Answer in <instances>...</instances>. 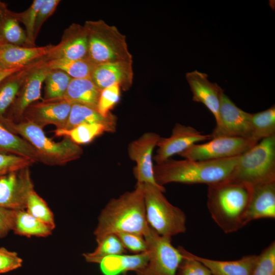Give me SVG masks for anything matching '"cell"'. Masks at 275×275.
<instances>
[{"mask_svg": "<svg viewBox=\"0 0 275 275\" xmlns=\"http://www.w3.org/2000/svg\"><path fill=\"white\" fill-rule=\"evenodd\" d=\"M150 229L146 216L143 183L117 198L101 210L94 231L96 242L109 234L131 233L144 236Z\"/></svg>", "mask_w": 275, "mask_h": 275, "instance_id": "6da1fadb", "label": "cell"}, {"mask_svg": "<svg viewBox=\"0 0 275 275\" xmlns=\"http://www.w3.org/2000/svg\"><path fill=\"white\" fill-rule=\"evenodd\" d=\"M238 156L217 160H168L154 165L155 180L160 186L170 183H205L226 180L232 172Z\"/></svg>", "mask_w": 275, "mask_h": 275, "instance_id": "7a4b0ae2", "label": "cell"}, {"mask_svg": "<svg viewBox=\"0 0 275 275\" xmlns=\"http://www.w3.org/2000/svg\"><path fill=\"white\" fill-rule=\"evenodd\" d=\"M253 186L223 181L208 185L207 205L211 217L226 233L244 226Z\"/></svg>", "mask_w": 275, "mask_h": 275, "instance_id": "3957f363", "label": "cell"}, {"mask_svg": "<svg viewBox=\"0 0 275 275\" xmlns=\"http://www.w3.org/2000/svg\"><path fill=\"white\" fill-rule=\"evenodd\" d=\"M3 125L25 140L37 152L39 162L44 164L63 166L79 159L83 154L80 145L69 138H64L61 141L56 142L45 135L42 128L31 122L6 121Z\"/></svg>", "mask_w": 275, "mask_h": 275, "instance_id": "277c9868", "label": "cell"}, {"mask_svg": "<svg viewBox=\"0 0 275 275\" xmlns=\"http://www.w3.org/2000/svg\"><path fill=\"white\" fill-rule=\"evenodd\" d=\"M226 181L252 186L275 181V135L260 140L239 155Z\"/></svg>", "mask_w": 275, "mask_h": 275, "instance_id": "5b68a950", "label": "cell"}, {"mask_svg": "<svg viewBox=\"0 0 275 275\" xmlns=\"http://www.w3.org/2000/svg\"><path fill=\"white\" fill-rule=\"evenodd\" d=\"M88 58L96 65L116 62H131L132 56L125 36L114 25L103 20L88 21Z\"/></svg>", "mask_w": 275, "mask_h": 275, "instance_id": "8992f818", "label": "cell"}, {"mask_svg": "<svg viewBox=\"0 0 275 275\" xmlns=\"http://www.w3.org/2000/svg\"><path fill=\"white\" fill-rule=\"evenodd\" d=\"M146 219L149 226L158 234L172 237L185 233L186 217L179 208L172 205L163 195L165 188L144 183Z\"/></svg>", "mask_w": 275, "mask_h": 275, "instance_id": "52a82bcc", "label": "cell"}, {"mask_svg": "<svg viewBox=\"0 0 275 275\" xmlns=\"http://www.w3.org/2000/svg\"><path fill=\"white\" fill-rule=\"evenodd\" d=\"M149 259L147 265L136 271L137 275H177L183 257L171 242V237L161 236L150 227L144 236Z\"/></svg>", "mask_w": 275, "mask_h": 275, "instance_id": "ba28073f", "label": "cell"}, {"mask_svg": "<svg viewBox=\"0 0 275 275\" xmlns=\"http://www.w3.org/2000/svg\"><path fill=\"white\" fill-rule=\"evenodd\" d=\"M258 142L252 137L219 136L202 144H195L179 155L194 160L228 158L241 155Z\"/></svg>", "mask_w": 275, "mask_h": 275, "instance_id": "9c48e42d", "label": "cell"}, {"mask_svg": "<svg viewBox=\"0 0 275 275\" xmlns=\"http://www.w3.org/2000/svg\"><path fill=\"white\" fill-rule=\"evenodd\" d=\"M34 189L30 167L0 176V208L25 210L29 195Z\"/></svg>", "mask_w": 275, "mask_h": 275, "instance_id": "30bf717a", "label": "cell"}, {"mask_svg": "<svg viewBox=\"0 0 275 275\" xmlns=\"http://www.w3.org/2000/svg\"><path fill=\"white\" fill-rule=\"evenodd\" d=\"M160 138V135L155 132H145L129 143L127 151L129 158L136 164L133 174L136 183L151 184L165 188L156 183L153 171L152 155Z\"/></svg>", "mask_w": 275, "mask_h": 275, "instance_id": "8fae6325", "label": "cell"}, {"mask_svg": "<svg viewBox=\"0 0 275 275\" xmlns=\"http://www.w3.org/2000/svg\"><path fill=\"white\" fill-rule=\"evenodd\" d=\"M251 114L238 107L225 93L219 111L218 120L211 135L252 137Z\"/></svg>", "mask_w": 275, "mask_h": 275, "instance_id": "7c38bea8", "label": "cell"}, {"mask_svg": "<svg viewBox=\"0 0 275 275\" xmlns=\"http://www.w3.org/2000/svg\"><path fill=\"white\" fill-rule=\"evenodd\" d=\"M211 139L210 134H203L191 126L177 123L170 136L160 138L153 159L156 163H161L174 155H179L195 144Z\"/></svg>", "mask_w": 275, "mask_h": 275, "instance_id": "4fadbf2b", "label": "cell"}, {"mask_svg": "<svg viewBox=\"0 0 275 275\" xmlns=\"http://www.w3.org/2000/svg\"><path fill=\"white\" fill-rule=\"evenodd\" d=\"M73 103L64 99L44 100L31 105L24 112L21 121H30L43 128L53 125L56 128H63L67 121Z\"/></svg>", "mask_w": 275, "mask_h": 275, "instance_id": "5bb4252c", "label": "cell"}, {"mask_svg": "<svg viewBox=\"0 0 275 275\" xmlns=\"http://www.w3.org/2000/svg\"><path fill=\"white\" fill-rule=\"evenodd\" d=\"M50 71L47 67H44L38 69L31 73L7 111L5 116L6 122H20L27 108L34 102L41 98L42 85Z\"/></svg>", "mask_w": 275, "mask_h": 275, "instance_id": "9a60e30c", "label": "cell"}, {"mask_svg": "<svg viewBox=\"0 0 275 275\" xmlns=\"http://www.w3.org/2000/svg\"><path fill=\"white\" fill-rule=\"evenodd\" d=\"M186 79L193 93V101L203 104L212 114L216 123L224 90L217 84L210 81L207 74L197 70L187 72Z\"/></svg>", "mask_w": 275, "mask_h": 275, "instance_id": "2e32d148", "label": "cell"}, {"mask_svg": "<svg viewBox=\"0 0 275 275\" xmlns=\"http://www.w3.org/2000/svg\"><path fill=\"white\" fill-rule=\"evenodd\" d=\"M131 62H116L96 65L91 78L101 90L114 85L127 91L131 87L133 79Z\"/></svg>", "mask_w": 275, "mask_h": 275, "instance_id": "e0dca14e", "label": "cell"}, {"mask_svg": "<svg viewBox=\"0 0 275 275\" xmlns=\"http://www.w3.org/2000/svg\"><path fill=\"white\" fill-rule=\"evenodd\" d=\"M275 218V181L253 186L244 225L255 219Z\"/></svg>", "mask_w": 275, "mask_h": 275, "instance_id": "ac0fdd59", "label": "cell"}, {"mask_svg": "<svg viewBox=\"0 0 275 275\" xmlns=\"http://www.w3.org/2000/svg\"><path fill=\"white\" fill-rule=\"evenodd\" d=\"M57 46L23 47L0 44V65L6 68L24 67L30 62L53 52Z\"/></svg>", "mask_w": 275, "mask_h": 275, "instance_id": "d6986e66", "label": "cell"}, {"mask_svg": "<svg viewBox=\"0 0 275 275\" xmlns=\"http://www.w3.org/2000/svg\"><path fill=\"white\" fill-rule=\"evenodd\" d=\"M149 254L145 252L133 255L125 254L104 257L98 263L104 275H120L128 271L135 272L143 268L147 264Z\"/></svg>", "mask_w": 275, "mask_h": 275, "instance_id": "ffe728a7", "label": "cell"}, {"mask_svg": "<svg viewBox=\"0 0 275 275\" xmlns=\"http://www.w3.org/2000/svg\"><path fill=\"white\" fill-rule=\"evenodd\" d=\"M187 254L206 266L212 275H251L257 255L245 256L232 261L210 259L196 255L188 251Z\"/></svg>", "mask_w": 275, "mask_h": 275, "instance_id": "44dd1931", "label": "cell"}, {"mask_svg": "<svg viewBox=\"0 0 275 275\" xmlns=\"http://www.w3.org/2000/svg\"><path fill=\"white\" fill-rule=\"evenodd\" d=\"M101 90L91 78H72L67 90L61 99L95 108Z\"/></svg>", "mask_w": 275, "mask_h": 275, "instance_id": "7402d4cb", "label": "cell"}, {"mask_svg": "<svg viewBox=\"0 0 275 275\" xmlns=\"http://www.w3.org/2000/svg\"><path fill=\"white\" fill-rule=\"evenodd\" d=\"M116 129V126L94 123L81 124L69 129L56 128L53 132L56 136L68 138L80 145L92 142L105 132H114Z\"/></svg>", "mask_w": 275, "mask_h": 275, "instance_id": "603a6c76", "label": "cell"}, {"mask_svg": "<svg viewBox=\"0 0 275 275\" xmlns=\"http://www.w3.org/2000/svg\"><path fill=\"white\" fill-rule=\"evenodd\" d=\"M72 35L53 51V59L81 60L88 57V38L85 27L76 26Z\"/></svg>", "mask_w": 275, "mask_h": 275, "instance_id": "cb8c5ba5", "label": "cell"}, {"mask_svg": "<svg viewBox=\"0 0 275 275\" xmlns=\"http://www.w3.org/2000/svg\"><path fill=\"white\" fill-rule=\"evenodd\" d=\"M0 153L14 155L39 162L37 152L23 138L11 132L0 123Z\"/></svg>", "mask_w": 275, "mask_h": 275, "instance_id": "d4e9b609", "label": "cell"}, {"mask_svg": "<svg viewBox=\"0 0 275 275\" xmlns=\"http://www.w3.org/2000/svg\"><path fill=\"white\" fill-rule=\"evenodd\" d=\"M100 123L117 126V118L112 114L102 116L96 109L78 103H73L67 121L63 128L69 129L81 124Z\"/></svg>", "mask_w": 275, "mask_h": 275, "instance_id": "484cf974", "label": "cell"}, {"mask_svg": "<svg viewBox=\"0 0 275 275\" xmlns=\"http://www.w3.org/2000/svg\"><path fill=\"white\" fill-rule=\"evenodd\" d=\"M53 229L25 210H15L12 230L16 234L27 237H46L51 234Z\"/></svg>", "mask_w": 275, "mask_h": 275, "instance_id": "4316f807", "label": "cell"}, {"mask_svg": "<svg viewBox=\"0 0 275 275\" xmlns=\"http://www.w3.org/2000/svg\"><path fill=\"white\" fill-rule=\"evenodd\" d=\"M28 42L26 35L10 11L0 6V44L19 46Z\"/></svg>", "mask_w": 275, "mask_h": 275, "instance_id": "83f0119b", "label": "cell"}, {"mask_svg": "<svg viewBox=\"0 0 275 275\" xmlns=\"http://www.w3.org/2000/svg\"><path fill=\"white\" fill-rule=\"evenodd\" d=\"M96 65L88 58L81 60L53 59L47 67L50 70H60L72 78H91Z\"/></svg>", "mask_w": 275, "mask_h": 275, "instance_id": "f1b7e54d", "label": "cell"}, {"mask_svg": "<svg viewBox=\"0 0 275 275\" xmlns=\"http://www.w3.org/2000/svg\"><path fill=\"white\" fill-rule=\"evenodd\" d=\"M252 137L258 141L275 135V106L251 114Z\"/></svg>", "mask_w": 275, "mask_h": 275, "instance_id": "f546056e", "label": "cell"}, {"mask_svg": "<svg viewBox=\"0 0 275 275\" xmlns=\"http://www.w3.org/2000/svg\"><path fill=\"white\" fill-rule=\"evenodd\" d=\"M97 242V246L93 252L83 255L89 262L98 263L104 257L125 254L127 252L116 234L107 235Z\"/></svg>", "mask_w": 275, "mask_h": 275, "instance_id": "4dcf8cb0", "label": "cell"}, {"mask_svg": "<svg viewBox=\"0 0 275 275\" xmlns=\"http://www.w3.org/2000/svg\"><path fill=\"white\" fill-rule=\"evenodd\" d=\"M72 78L60 70H50L46 79L45 100L61 99L65 95Z\"/></svg>", "mask_w": 275, "mask_h": 275, "instance_id": "1f68e13d", "label": "cell"}, {"mask_svg": "<svg viewBox=\"0 0 275 275\" xmlns=\"http://www.w3.org/2000/svg\"><path fill=\"white\" fill-rule=\"evenodd\" d=\"M14 74L5 78L0 83V123L2 125L6 121L5 116L7 111L21 88V81L14 76Z\"/></svg>", "mask_w": 275, "mask_h": 275, "instance_id": "d6a6232c", "label": "cell"}, {"mask_svg": "<svg viewBox=\"0 0 275 275\" xmlns=\"http://www.w3.org/2000/svg\"><path fill=\"white\" fill-rule=\"evenodd\" d=\"M33 216L51 227L55 228L53 214L46 202L34 189L29 194L25 209Z\"/></svg>", "mask_w": 275, "mask_h": 275, "instance_id": "836d02e7", "label": "cell"}, {"mask_svg": "<svg viewBox=\"0 0 275 275\" xmlns=\"http://www.w3.org/2000/svg\"><path fill=\"white\" fill-rule=\"evenodd\" d=\"M251 275H275V242L257 255Z\"/></svg>", "mask_w": 275, "mask_h": 275, "instance_id": "e575fe53", "label": "cell"}, {"mask_svg": "<svg viewBox=\"0 0 275 275\" xmlns=\"http://www.w3.org/2000/svg\"><path fill=\"white\" fill-rule=\"evenodd\" d=\"M121 88L118 85H114L101 90L97 110L103 116L108 117L112 109L119 101Z\"/></svg>", "mask_w": 275, "mask_h": 275, "instance_id": "d590c367", "label": "cell"}, {"mask_svg": "<svg viewBox=\"0 0 275 275\" xmlns=\"http://www.w3.org/2000/svg\"><path fill=\"white\" fill-rule=\"evenodd\" d=\"M44 0L34 1L31 6L24 12L20 14H13V16L17 20H19L24 24L26 33L28 43L32 44L35 40V25L37 14Z\"/></svg>", "mask_w": 275, "mask_h": 275, "instance_id": "8d00e7d4", "label": "cell"}, {"mask_svg": "<svg viewBox=\"0 0 275 275\" xmlns=\"http://www.w3.org/2000/svg\"><path fill=\"white\" fill-rule=\"evenodd\" d=\"M183 259L178 269L177 275H212L210 270L199 261L191 257L183 247H178Z\"/></svg>", "mask_w": 275, "mask_h": 275, "instance_id": "74e56055", "label": "cell"}, {"mask_svg": "<svg viewBox=\"0 0 275 275\" xmlns=\"http://www.w3.org/2000/svg\"><path fill=\"white\" fill-rule=\"evenodd\" d=\"M34 163L32 161L20 156L0 153V176L30 167Z\"/></svg>", "mask_w": 275, "mask_h": 275, "instance_id": "f35d334b", "label": "cell"}, {"mask_svg": "<svg viewBox=\"0 0 275 275\" xmlns=\"http://www.w3.org/2000/svg\"><path fill=\"white\" fill-rule=\"evenodd\" d=\"M116 235L127 251L140 254L147 251V245L144 236L131 233H119Z\"/></svg>", "mask_w": 275, "mask_h": 275, "instance_id": "ab89813d", "label": "cell"}, {"mask_svg": "<svg viewBox=\"0 0 275 275\" xmlns=\"http://www.w3.org/2000/svg\"><path fill=\"white\" fill-rule=\"evenodd\" d=\"M22 259L16 253L0 248V273L16 269L22 266Z\"/></svg>", "mask_w": 275, "mask_h": 275, "instance_id": "60d3db41", "label": "cell"}, {"mask_svg": "<svg viewBox=\"0 0 275 275\" xmlns=\"http://www.w3.org/2000/svg\"><path fill=\"white\" fill-rule=\"evenodd\" d=\"M60 2L59 0H44L37 14L35 25V38L42 24L54 12Z\"/></svg>", "mask_w": 275, "mask_h": 275, "instance_id": "b9f144b4", "label": "cell"}, {"mask_svg": "<svg viewBox=\"0 0 275 275\" xmlns=\"http://www.w3.org/2000/svg\"><path fill=\"white\" fill-rule=\"evenodd\" d=\"M15 210L0 208V238L12 230Z\"/></svg>", "mask_w": 275, "mask_h": 275, "instance_id": "7bdbcfd3", "label": "cell"}, {"mask_svg": "<svg viewBox=\"0 0 275 275\" xmlns=\"http://www.w3.org/2000/svg\"><path fill=\"white\" fill-rule=\"evenodd\" d=\"M23 67L6 68L0 65V83L5 78L20 71Z\"/></svg>", "mask_w": 275, "mask_h": 275, "instance_id": "ee69618b", "label": "cell"}, {"mask_svg": "<svg viewBox=\"0 0 275 275\" xmlns=\"http://www.w3.org/2000/svg\"><path fill=\"white\" fill-rule=\"evenodd\" d=\"M1 3H2L0 2V6H1Z\"/></svg>", "mask_w": 275, "mask_h": 275, "instance_id": "f6af8a7d", "label": "cell"}]
</instances>
